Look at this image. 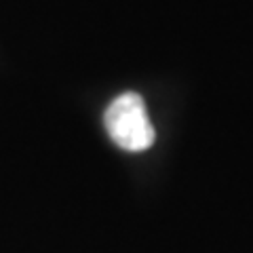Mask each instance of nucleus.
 <instances>
[{
  "instance_id": "nucleus-1",
  "label": "nucleus",
  "mask_w": 253,
  "mask_h": 253,
  "mask_svg": "<svg viewBox=\"0 0 253 253\" xmlns=\"http://www.w3.org/2000/svg\"><path fill=\"white\" fill-rule=\"evenodd\" d=\"M104 125L112 141L129 152H141L154 144V126L148 118L144 99L137 93H123L108 106Z\"/></svg>"
}]
</instances>
